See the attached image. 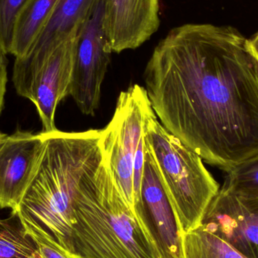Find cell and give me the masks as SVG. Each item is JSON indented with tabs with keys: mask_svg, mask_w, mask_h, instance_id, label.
Instances as JSON below:
<instances>
[{
	"mask_svg": "<svg viewBox=\"0 0 258 258\" xmlns=\"http://www.w3.org/2000/svg\"><path fill=\"white\" fill-rule=\"evenodd\" d=\"M158 119L227 172L258 155V60L232 26L186 24L159 41L144 72Z\"/></svg>",
	"mask_w": 258,
	"mask_h": 258,
	"instance_id": "1",
	"label": "cell"
},
{
	"mask_svg": "<svg viewBox=\"0 0 258 258\" xmlns=\"http://www.w3.org/2000/svg\"><path fill=\"white\" fill-rule=\"evenodd\" d=\"M42 133V156L18 210L30 215L71 255L74 198L83 179L102 161L101 130Z\"/></svg>",
	"mask_w": 258,
	"mask_h": 258,
	"instance_id": "2",
	"label": "cell"
},
{
	"mask_svg": "<svg viewBox=\"0 0 258 258\" xmlns=\"http://www.w3.org/2000/svg\"><path fill=\"white\" fill-rule=\"evenodd\" d=\"M71 246L73 258H160L103 160L74 198Z\"/></svg>",
	"mask_w": 258,
	"mask_h": 258,
	"instance_id": "3",
	"label": "cell"
},
{
	"mask_svg": "<svg viewBox=\"0 0 258 258\" xmlns=\"http://www.w3.org/2000/svg\"><path fill=\"white\" fill-rule=\"evenodd\" d=\"M144 141L154 157L183 238L203 224L219 184L203 159L161 124L153 108L146 117Z\"/></svg>",
	"mask_w": 258,
	"mask_h": 258,
	"instance_id": "4",
	"label": "cell"
},
{
	"mask_svg": "<svg viewBox=\"0 0 258 258\" xmlns=\"http://www.w3.org/2000/svg\"><path fill=\"white\" fill-rule=\"evenodd\" d=\"M151 108L145 88L133 85L119 94L113 117L100 134L102 160L134 215V163Z\"/></svg>",
	"mask_w": 258,
	"mask_h": 258,
	"instance_id": "5",
	"label": "cell"
},
{
	"mask_svg": "<svg viewBox=\"0 0 258 258\" xmlns=\"http://www.w3.org/2000/svg\"><path fill=\"white\" fill-rule=\"evenodd\" d=\"M80 33L42 57L15 58L14 86L18 95L36 106L42 132L56 130L54 117L59 103L69 96Z\"/></svg>",
	"mask_w": 258,
	"mask_h": 258,
	"instance_id": "6",
	"label": "cell"
},
{
	"mask_svg": "<svg viewBox=\"0 0 258 258\" xmlns=\"http://www.w3.org/2000/svg\"><path fill=\"white\" fill-rule=\"evenodd\" d=\"M103 0L83 27L77 44L70 95L80 111L94 116L99 107L101 86L111 54L103 27Z\"/></svg>",
	"mask_w": 258,
	"mask_h": 258,
	"instance_id": "7",
	"label": "cell"
},
{
	"mask_svg": "<svg viewBox=\"0 0 258 258\" xmlns=\"http://www.w3.org/2000/svg\"><path fill=\"white\" fill-rule=\"evenodd\" d=\"M42 133L18 130L0 139V208L16 212L37 169Z\"/></svg>",
	"mask_w": 258,
	"mask_h": 258,
	"instance_id": "8",
	"label": "cell"
},
{
	"mask_svg": "<svg viewBox=\"0 0 258 258\" xmlns=\"http://www.w3.org/2000/svg\"><path fill=\"white\" fill-rule=\"evenodd\" d=\"M202 224L245 257L258 258V199L220 189Z\"/></svg>",
	"mask_w": 258,
	"mask_h": 258,
	"instance_id": "9",
	"label": "cell"
},
{
	"mask_svg": "<svg viewBox=\"0 0 258 258\" xmlns=\"http://www.w3.org/2000/svg\"><path fill=\"white\" fill-rule=\"evenodd\" d=\"M103 27L112 53L135 50L160 27L159 0H103Z\"/></svg>",
	"mask_w": 258,
	"mask_h": 258,
	"instance_id": "10",
	"label": "cell"
},
{
	"mask_svg": "<svg viewBox=\"0 0 258 258\" xmlns=\"http://www.w3.org/2000/svg\"><path fill=\"white\" fill-rule=\"evenodd\" d=\"M141 202L160 252V258H183V241L154 157L144 141Z\"/></svg>",
	"mask_w": 258,
	"mask_h": 258,
	"instance_id": "11",
	"label": "cell"
},
{
	"mask_svg": "<svg viewBox=\"0 0 258 258\" xmlns=\"http://www.w3.org/2000/svg\"><path fill=\"white\" fill-rule=\"evenodd\" d=\"M101 1L58 0L39 36L24 56L36 57L49 54L72 35L81 33Z\"/></svg>",
	"mask_w": 258,
	"mask_h": 258,
	"instance_id": "12",
	"label": "cell"
},
{
	"mask_svg": "<svg viewBox=\"0 0 258 258\" xmlns=\"http://www.w3.org/2000/svg\"><path fill=\"white\" fill-rule=\"evenodd\" d=\"M58 0H29L17 21L10 54L25 55L52 13Z\"/></svg>",
	"mask_w": 258,
	"mask_h": 258,
	"instance_id": "13",
	"label": "cell"
},
{
	"mask_svg": "<svg viewBox=\"0 0 258 258\" xmlns=\"http://www.w3.org/2000/svg\"><path fill=\"white\" fill-rule=\"evenodd\" d=\"M183 258H247L203 224L182 238Z\"/></svg>",
	"mask_w": 258,
	"mask_h": 258,
	"instance_id": "14",
	"label": "cell"
},
{
	"mask_svg": "<svg viewBox=\"0 0 258 258\" xmlns=\"http://www.w3.org/2000/svg\"><path fill=\"white\" fill-rule=\"evenodd\" d=\"M0 258H42L16 215L0 219Z\"/></svg>",
	"mask_w": 258,
	"mask_h": 258,
	"instance_id": "15",
	"label": "cell"
},
{
	"mask_svg": "<svg viewBox=\"0 0 258 258\" xmlns=\"http://www.w3.org/2000/svg\"><path fill=\"white\" fill-rule=\"evenodd\" d=\"M221 189L247 199H258V155L227 171Z\"/></svg>",
	"mask_w": 258,
	"mask_h": 258,
	"instance_id": "16",
	"label": "cell"
},
{
	"mask_svg": "<svg viewBox=\"0 0 258 258\" xmlns=\"http://www.w3.org/2000/svg\"><path fill=\"white\" fill-rule=\"evenodd\" d=\"M12 215L18 216L26 233L33 239L42 257L73 258L69 252L60 246L54 238L30 215L21 210H17Z\"/></svg>",
	"mask_w": 258,
	"mask_h": 258,
	"instance_id": "17",
	"label": "cell"
},
{
	"mask_svg": "<svg viewBox=\"0 0 258 258\" xmlns=\"http://www.w3.org/2000/svg\"><path fill=\"white\" fill-rule=\"evenodd\" d=\"M29 0H0V43L10 54L17 21Z\"/></svg>",
	"mask_w": 258,
	"mask_h": 258,
	"instance_id": "18",
	"label": "cell"
},
{
	"mask_svg": "<svg viewBox=\"0 0 258 258\" xmlns=\"http://www.w3.org/2000/svg\"><path fill=\"white\" fill-rule=\"evenodd\" d=\"M7 52L0 43V114L4 107L5 95L6 92V84H7Z\"/></svg>",
	"mask_w": 258,
	"mask_h": 258,
	"instance_id": "19",
	"label": "cell"
},
{
	"mask_svg": "<svg viewBox=\"0 0 258 258\" xmlns=\"http://www.w3.org/2000/svg\"><path fill=\"white\" fill-rule=\"evenodd\" d=\"M248 41H249L250 48H251L254 57L258 60V32L254 35L251 39H248Z\"/></svg>",
	"mask_w": 258,
	"mask_h": 258,
	"instance_id": "20",
	"label": "cell"
},
{
	"mask_svg": "<svg viewBox=\"0 0 258 258\" xmlns=\"http://www.w3.org/2000/svg\"><path fill=\"white\" fill-rule=\"evenodd\" d=\"M3 136H4V135H3V133H1V132H0V139H1V138H3Z\"/></svg>",
	"mask_w": 258,
	"mask_h": 258,
	"instance_id": "21",
	"label": "cell"
},
{
	"mask_svg": "<svg viewBox=\"0 0 258 258\" xmlns=\"http://www.w3.org/2000/svg\"><path fill=\"white\" fill-rule=\"evenodd\" d=\"M42 258H43V257H42Z\"/></svg>",
	"mask_w": 258,
	"mask_h": 258,
	"instance_id": "22",
	"label": "cell"
}]
</instances>
